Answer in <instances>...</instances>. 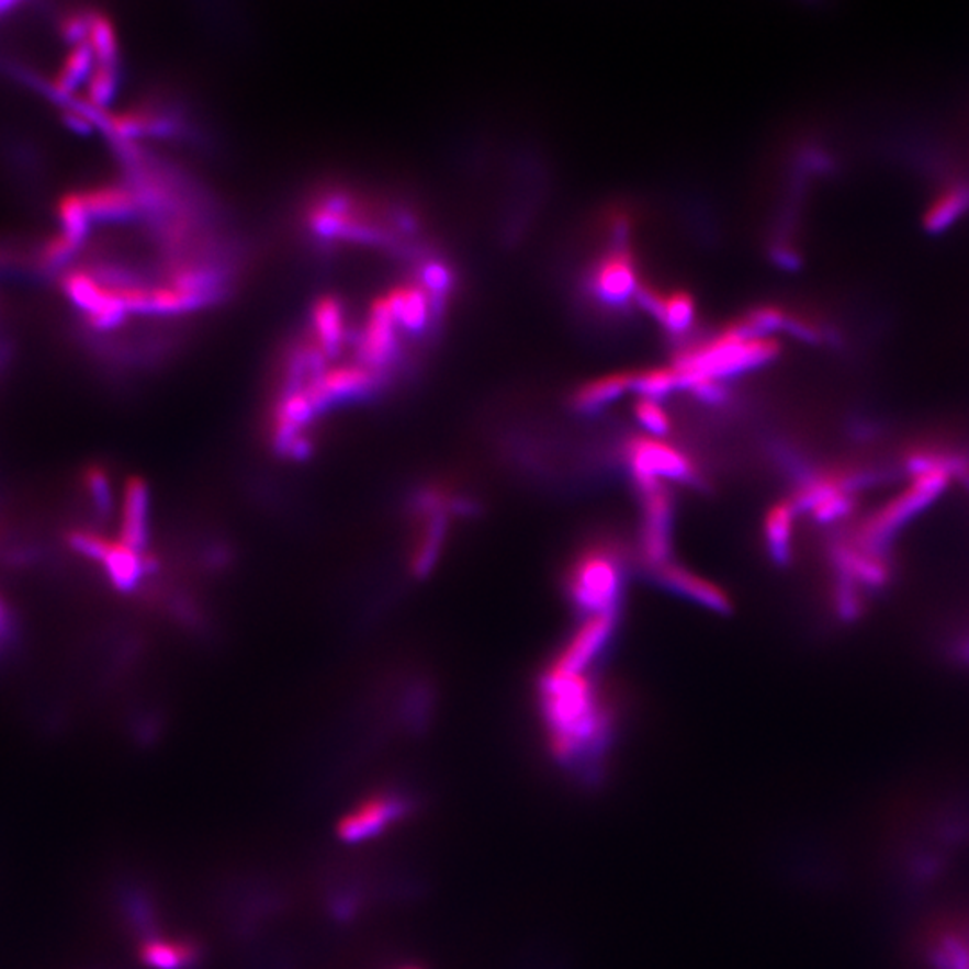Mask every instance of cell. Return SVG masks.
Instances as JSON below:
<instances>
[{
	"mask_svg": "<svg viewBox=\"0 0 969 969\" xmlns=\"http://www.w3.org/2000/svg\"><path fill=\"white\" fill-rule=\"evenodd\" d=\"M634 415L641 428L646 429L654 437H665L669 433V415L661 401L649 399V397H640L634 404Z\"/></svg>",
	"mask_w": 969,
	"mask_h": 969,
	"instance_id": "ac0fdd59",
	"label": "cell"
},
{
	"mask_svg": "<svg viewBox=\"0 0 969 969\" xmlns=\"http://www.w3.org/2000/svg\"><path fill=\"white\" fill-rule=\"evenodd\" d=\"M395 327H397V318L390 309L386 298L381 296L370 305L369 318H367L360 347H358L360 364L374 370L378 374L381 367L388 363L390 358L394 354L395 340H397Z\"/></svg>",
	"mask_w": 969,
	"mask_h": 969,
	"instance_id": "9c48e42d",
	"label": "cell"
},
{
	"mask_svg": "<svg viewBox=\"0 0 969 969\" xmlns=\"http://www.w3.org/2000/svg\"><path fill=\"white\" fill-rule=\"evenodd\" d=\"M449 282H451V277H449L448 270L440 264H429L424 270L422 285L429 293H443L448 290Z\"/></svg>",
	"mask_w": 969,
	"mask_h": 969,
	"instance_id": "d6986e66",
	"label": "cell"
},
{
	"mask_svg": "<svg viewBox=\"0 0 969 969\" xmlns=\"http://www.w3.org/2000/svg\"><path fill=\"white\" fill-rule=\"evenodd\" d=\"M313 325L318 343L316 349H311L309 354L318 363L324 364L325 358L335 354L338 345L343 341L345 315L340 302L333 296H324L320 302H316L313 309Z\"/></svg>",
	"mask_w": 969,
	"mask_h": 969,
	"instance_id": "4fadbf2b",
	"label": "cell"
},
{
	"mask_svg": "<svg viewBox=\"0 0 969 969\" xmlns=\"http://www.w3.org/2000/svg\"><path fill=\"white\" fill-rule=\"evenodd\" d=\"M951 474L945 469H932L914 476V483L894 502L869 517L853 539V544L872 555L886 556L895 532L905 527L915 514L925 510L948 487Z\"/></svg>",
	"mask_w": 969,
	"mask_h": 969,
	"instance_id": "277c9868",
	"label": "cell"
},
{
	"mask_svg": "<svg viewBox=\"0 0 969 969\" xmlns=\"http://www.w3.org/2000/svg\"><path fill=\"white\" fill-rule=\"evenodd\" d=\"M650 575L654 576V581L665 589L672 590L675 595L683 596L694 604H699L706 609L713 610V612L725 615L733 609V601L722 587L697 575L688 567L680 566L677 561L668 562L660 570L652 571Z\"/></svg>",
	"mask_w": 969,
	"mask_h": 969,
	"instance_id": "ba28073f",
	"label": "cell"
},
{
	"mask_svg": "<svg viewBox=\"0 0 969 969\" xmlns=\"http://www.w3.org/2000/svg\"><path fill=\"white\" fill-rule=\"evenodd\" d=\"M634 390L640 397L661 401L668 397L675 390H680L679 375L674 364L652 367V369L634 372Z\"/></svg>",
	"mask_w": 969,
	"mask_h": 969,
	"instance_id": "2e32d148",
	"label": "cell"
},
{
	"mask_svg": "<svg viewBox=\"0 0 969 969\" xmlns=\"http://www.w3.org/2000/svg\"><path fill=\"white\" fill-rule=\"evenodd\" d=\"M10 632V616L5 609L4 601L0 600V646L4 645Z\"/></svg>",
	"mask_w": 969,
	"mask_h": 969,
	"instance_id": "ffe728a7",
	"label": "cell"
},
{
	"mask_svg": "<svg viewBox=\"0 0 969 969\" xmlns=\"http://www.w3.org/2000/svg\"><path fill=\"white\" fill-rule=\"evenodd\" d=\"M969 207V188L960 185V188H951L943 192L926 216V223L931 228H940L954 222L955 216H959Z\"/></svg>",
	"mask_w": 969,
	"mask_h": 969,
	"instance_id": "e0dca14e",
	"label": "cell"
},
{
	"mask_svg": "<svg viewBox=\"0 0 969 969\" xmlns=\"http://www.w3.org/2000/svg\"><path fill=\"white\" fill-rule=\"evenodd\" d=\"M627 390H634V372H615L582 384L571 395V406L581 414H595L607 404L620 399Z\"/></svg>",
	"mask_w": 969,
	"mask_h": 969,
	"instance_id": "8fae6325",
	"label": "cell"
},
{
	"mask_svg": "<svg viewBox=\"0 0 969 969\" xmlns=\"http://www.w3.org/2000/svg\"><path fill=\"white\" fill-rule=\"evenodd\" d=\"M595 290L601 301L623 302L634 291L640 290L634 259L627 250L610 251L598 264L595 273Z\"/></svg>",
	"mask_w": 969,
	"mask_h": 969,
	"instance_id": "30bf717a",
	"label": "cell"
},
{
	"mask_svg": "<svg viewBox=\"0 0 969 969\" xmlns=\"http://www.w3.org/2000/svg\"><path fill=\"white\" fill-rule=\"evenodd\" d=\"M640 295L643 304L660 318L665 327L674 333L685 330L695 316L694 296L686 291H672V293H661V291L652 290V288H641Z\"/></svg>",
	"mask_w": 969,
	"mask_h": 969,
	"instance_id": "7c38bea8",
	"label": "cell"
},
{
	"mask_svg": "<svg viewBox=\"0 0 969 969\" xmlns=\"http://www.w3.org/2000/svg\"><path fill=\"white\" fill-rule=\"evenodd\" d=\"M95 15L65 13L45 4H0V70L42 94L76 103L104 65Z\"/></svg>",
	"mask_w": 969,
	"mask_h": 969,
	"instance_id": "6da1fadb",
	"label": "cell"
},
{
	"mask_svg": "<svg viewBox=\"0 0 969 969\" xmlns=\"http://www.w3.org/2000/svg\"><path fill=\"white\" fill-rule=\"evenodd\" d=\"M548 753L566 778L596 790L606 781L618 734V711L595 675L542 669L537 685Z\"/></svg>",
	"mask_w": 969,
	"mask_h": 969,
	"instance_id": "7a4b0ae2",
	"label": "cell"
},
{
	"mask_svg": "<svg viewBox=\"0 0 969 969\" xmlns=\"http://www.w3.org/2000/svg\"><path fill=\"white\" fill-rule=\"evenodd\" d=\"M641 503L640 556L649 573L674 561L675 502L668 483L655 477H632Z\"/></svg>",
	"mask_w": 969,
	"mask_h": 969,
	"instance_id": "5b68a950",
	"label": "cell"
},
{
	"mask_svg": "<svg viewBox=\"0 0 969 969\" xmlns=\"http://www.w3.org/2000/svg\"><path fill=\"white\" fill-rule=\"evenodd\" d=\"M626 547L612 537H596L582 544L564 575L567 601L586 616L621 610L626 600Z\"/></svg>",
	"mask_w": 969,
	"mask_h": 969,
	"instance_id": "3957f363",
	"label": "cell"
},
{
	"mask_svg": "<svg viewBox=\"0 0 969 969\" xmlns=\"http://www.w3.org/2000/svg\"><path fill=\"white\" fill-rule=\"evenodd\" d=\"M959 650H960V657H962V660H965V661H968V663H969V641H966V643H962V645H960Z\"/></svg>",
	"mask_w": 969,
	"mask_h": 969,
	"instance_id": "44dd1931",
	"label": "cell"
},
{
	"mask_svg": "<svg viewBox=\"0 0 969 969\" xmlns=\"http://www.w3.org/2000/svg\"><path fill=\"white\" fill-rule=\"evenodd\" d=\"M796 516H798L796 508L787 499V502L774 505L765 517V525H763L765 547H767L770 559L779 564H785L790 559Z\"/></svg>",
	"mask_w": 969,
	"mask_h": 969,
	"instance_id": "9a60e30c",
	"label": "cell"
},
{
	"mask_svg": "<svg viewBox=\"0 0 969 969\" xmlns=\"http://www.w3.org/2000/svg\"><path fill=\"white\" fill-rule=\"evenodd\" d=\"M384 298L397 318V324L403 325L404 329L417 333L428 322L431 293L422 284L397 285Z\"/></svg>",
	"mask_w": 969,
	"mask_h": 969,
	"instance_id": "5bb4252c",
	"label": "cell"
},
{
	"mask_svg": "<svg viewBox=\"0 0 969 969\" xmlns=\"http://www.w3.org/2000/svg\"><path fill=\"white\" fill-rule=\"evenodd\" d=\"M620 620L621 610L582 618L578 629L567 638L561 650H556L544 669L553 674H587L609 649Z\"/></svg>",
	"mask_w": 969,
	"mask_h": 969,
	"instance_id": "52a82bcc",
	"label": "cell"
},
{
	"mask_svg": "<svg viewBox=\"0 0 969 969\" xmlns=\"http://www.w3.org/2000/svg\"><path fill=\"white\" fill-rule=\"evenodd\" d=\"M632 477H655L665 483L699 485L702 480L697 463L686 451L654 435L629 437L621 448Z\"/></svg>",
	"mask_w": 969,
	"mask_h": 969,
	"instance_id": "8992f818",
	"label": "cell"
}]
</instances>
